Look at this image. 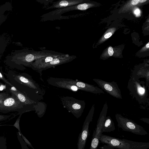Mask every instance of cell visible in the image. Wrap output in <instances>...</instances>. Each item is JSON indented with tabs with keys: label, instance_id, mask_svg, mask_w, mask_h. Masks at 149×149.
Segmentation results:
<instances>
[{
	"label": "cell",
	"instance_id": "6da1fadb",
	"mask_svg": "<svg viewBox=\"0 0 149 149\" xmlns=\"http://www.w3.org/2000/svg\"><path fill=\"white\" fill-rule=\"evenodd\" d=\"M100 141L114 148L119 149H147L149 142L134 141L124 139H120L102 134Z\"/></svg>",
	"mask_w": 149,
	"mask_h": 149
},
{
	"label": "cell",
	"instance_id": "7a4b0ae2",
	"mask_svg": "<svg viewBox=\"0 0 149 149\" xmlns=\"http://www.w3.org/2000/svg\"><path fill=\"white\" fill-rule=\"evenodd\" d=\"M26 107L24 105L15 95L10 93L9 96L0 103V112L7 113L17 112L19 114L21 115L27 111Z\"/></svg>",
	"mask_w": 149,
	"mask_h": 149
},
{
	"label": "cell",
	"instance_id": "3957f363",
	"mask_svg": "<svg viewBox=\"0 0 149 149\" xmlns=\"http://www.w3.org/2000/svg\"><path fill=\"white\" fill-rule=\"evenodd\" d=\"M115 117L118 127L123 131L138 135H145L148 134L142 126L121 115L117 113L115 115Z\"/></svg>",
	"mask_w": 149,
	"mask_h": 149
},
{
	"label": "cell",
	"instance_id": "277c9868",
	"mask_svg": "<svg viewBox=\"0 0 149 149\" xmlns=\"http://www.w3.org/2000/svg\"><path fill=\"white\" fill-rule=\"evenodd\" d=\"M61 53L54 51L45 49L39 51L28 50L25 52L24 55L20 58V60L16 61V63L30 67L33 62L40 58L49 56L60 54Z\"/></svg>",
	"mask_w": 149,
	"mask_h": 149
},
{
	"label": "cell",
	"instance_id": "5b68a950",
	"mask_svg": "<svg viewBox=\"0 0 149 149\" xmlns=\"http://www.w3.org/2000/svg\"><path fill=\"white\" fill-rule=\"evenodd\" d=\"M128 88L131 94L139 103L144 102L146 100L148 96L147 89L144 86H142L140 83L135 80L134 77L130 79Z\"/></svg>",
	"mask_w": 149,
	"mask_h": 149
},
{
	"label": "cell",
	"instance_id": "8992f818",
	"mask_svg": "<svg viewBox=\"0 0 149 149\" xmlns=\"http://www.w3.org/2000/svg\"><path fill=\"white\" fill-rule=\"evenodd\" d=\"M108 106L104 104L97 121L96 128L94 131L89 149H97L98 146L103 123L106 117Z\"/></svg>",
	"mask_w": 149,
	"mask_h": 149
},
{
	"label": "cell",
	"instance_id": "52a82bcc",
	"mask_svg": "<svg viewBox=\"0 0 149 149\" xmlns=\"http://www.w3.org/2000/svg\"><path fill=\"white\" fill-rule=\"evenodd\" d=\"M94 109V107L93 105L84 122L78 138L77 149H84L89 133V125L92 120Z\"/></svg>",
	"mask_w": 149,
	"mask_h": 149
},
{
	"label": "cell",
	"instance_id": "ba28073f",
	"mask_svg": "<svg viewBox=\"0 0 149 149\" xmlns=\"http://www.w3.org/2000/svg\"><path fill=\"white\" fill-rule=\"evenodd\" d=\"M93 80L100 88L109 95L118 99H122L120 90L116 82H108L97 79H94Z\"/></svg>",
	"mask_w": 149,
	"mask_h": 149
},
{
	"label": "cell",
	"instance_id": "9c48e42d",
	"mask_svg": "<svg viewBox=\"0 0 149 149\" xmlns=\"http://www.w3.org/2000/svg\"><path fill=\"white\" fill-rule=\"evenodd\" d=\"M77 57L75 55H69L66 54L65 55L60 56L56 58L52 61L35 68L34 70L38 71L40 74L42 70L48 69L56 65L70 62Z\"/></svg>",
	"mask_w": 149,
	"mask_h": 149
},
{
	"label": "cell",
	"instance_id": "30bf717a",
	"mask_svg": "<svg viewBox=\"0 0 149 149\" xmlns=\"http://www.w3.org/2000/svg\"><path fill=\"white\" fill-rule=\"evenodd\" d=\"M90 6L91 5L89 3H81L68 7L57 9L46 14L45 15L49 16H55L56 15L61 14L70 11L86 10L89 8Z\"/></svg>",
	"mask_w": 149,
	"mask_h": 149
},
{
	"label": "cell",
	"instance_id": "8fae6325",
	"mask_svg": "<svg viewBox=\"0 0 149 149\" xmlns=\"http://www.w3.org/2000/svg\"><path fill=\"white\" fill-rule=\"evenodd\" d=\"M82 0H63L54 2L52 5L47 8L46 9L57 8V9L68 7L79 4L83 2Z\"/></svg>",
	"mask_w": 149,
	"mask_h": 149
},
{
	"label": "cell",
	"instance_id": "7c38bea8",
	"mask_svg": "<svg viewBox=\"0 0 149 149\" xmlns=\"http://www.w3.org/2000/svg\"><path fill=\"white\" fill-rule=\"evenodd\" d=\"M9 92L15 95L18 100L24 105L28 106L33 103V102L25 95L16 89L14 87L9 89Z\"/></svg>",
	"mask_w": 149,
	"mask_h": 149
},
{
	"label": "cell",
	"instance_id": "4fadbf2b",
	"mask_svg": "<svg viewBox=\"0 0 149 149\" xmlns=\"http://www.w3.org/2000/svg\"><path fill=\"white\" fill-rule=\"evenodd\" d=\"M76 85L81 90L87 92L94 94L104 93V91L100 88L86 83L78 81L76 83Z\"/></svg>",
	"mask_w": 149,
	"mask_h": 149
},
{
	"label": "cell",
	"instance_id": "5bb4252c",
	"mask_svg": "<svg viewBox=\"0 0 149 149\" xmlns=\"http://www.w3.org/2000/svg\"><path fill=\"white\" fill-rule=\"evenodd\" d=\"M115 129L114 123L111 118L109 116L106 117L102 129V132H110Z\"/></svg>",
	"mask_w": 149,
	"mask_h": 149
},
{
	"label": "cell",
	"instance_id": "9a60e30c",
	"mask_svg": "<svg viewBox=\"0 0 149 149\" xmlns=\"http://www.w3.org/2000/svg\"><path fill=\"white\" fill-rule=\"evenodd\" d=\"M10 93L9 92H3L0 93V103L9 96Z\"/></svg>",
	"mask_w": 149,
	"mask_h": 149
},
{
	"label": "cell",
	"instance_id": "2e32d148",
	"mask_svg": "<svg viewBox=\"0 0 149 149\" xmlns=\"http://www.w3.org/2000/svg\"><path fill=\"white\" fill-rule=\"evenodd\" d=\"M0 80L3 81L8 86L10 87H14L9 81L6 79L4 75L0 72Z\"/></svg>",
	"mask_w": 149,
	"mask_h": 149
},
{
	"label": "cell",
	"instance_id": "e0dca14e",
	"mask_svg": "<svg viewBox=\"0 0 149 149\" xmlns=\"http://www.w3.org/2000/svg\"><path fill=\"white\" fill-rule=\"evenodd\" d=\"M11 116V115H3L0 114V120L7 119Z\"/></svg>",
	"mask_w": 149,
	"mask_h": 149
},
{
	"label": "cell",
	"instance_id": "ac0fdd59",
	"mask_svg": "<svg viewBox=\"0 0 149 149\" xmlns=\"http://www.w3.org/2000/svg\"><path fill=\"white\" fill-rule=\"evenodd\" d=\"M108 53L110 56H112L113 54V48L111 47H109L108 48Z\"/></svg>",
	"mask_w": 149,
	"mask_h": 149
},
{
	"label": "cell",
	"instance_id": "d6986e66",
	"mask_svg": "<svg viewBox=\"0 0 149 149\" xmlns=\"http://www.w3.org/2000/svg\"><path fill=\"white\" fill-rule=\"evenodd\" d=\"M134 13L136 15V16H139L140 13V11L139 9L137 8L134 10Z\"/></svg>",
	"mask_w": 149,
	"mask_h": 149
},
{
	"label": "cell",
	"instance_id": "ffe728a7",
	"mask_svg": "<svg viewBox=\"0 0 149 149\" xmlns=\"http://www.w3.org/2000/svg\"><path fill=\"white\" fill-rule=\"evenodd\" d=\"M104 149H114V148L109 146L108 145L105 144L103 146Z\"/></svg>",
	"mask_w": 149,
	"mask_h": 149
},
{
	"label": "cell",
	"instance_id": "44dd1931",
	"mask_svg": "<svg viewBox=\"0 0 149 149\" xmlns=\"http://www.w3.org/2000/svg\"><path fill=\"white\" fill-rule=\"evenodd\" d=\"M112 33H111L109 32L105 35L104 37L106 39L112 36Z\"/></svg>",
	"mask_w": 149,
	"mask_h": 149
},
{
	"label": "cell",
	"instance_id": "7402d4cb",
	"mask_svg": "<svg viewBox=\"0 0 149 149\" xmlns=\"http://www.w3.org/2000/svg\"><path fill=\"white\" fill-rule=\"evenodd\" d=\"M139 3V0H133L132 1L131 3L133 5H135Z\"/></svg>",
	"mask_w": 149,
	"mask_h": 149
},
{
	"label": "cell",
	"instance_id": "603a6c76",
	"mask_svg": "<svg viewBox=\"0 0 149 149\" xmlns=\"http://www.w3.org/2000/svg\"><path fill=\"white\" fill-rule=\"evenodd\" d=\"M24 139L25 141V142L26 143L31 147L33 149H35L32 145H31V144L24 137Z\"/></svg>",
	"mask_w": 149,
	"mask_h": 149
},
{
	"label": "cell",
	"instance_id": "cb8c5ba5",
	"mask_svg": "<svg viewBox=\"0 0 149 149\" xmlns=\"http://www.w3.org/2000/svg\"><path fill=\"white\" fill-rule=\"evenodd\" d=\"M140 120L145 122L148 123V124L149 123V119L148 118H143L140 119Z\"/></svg>",
	"mask_w": 149,
	"mask_h": 149
},
{
	"label": "cell",
	"instance_id": "d4e9b609",
	"mask_svg": "<svg viewBox=\"0 0 149 149\" xmlns=\"http://www.w3.org/2000/svg\"><path fill=\"white\" fill-rule=\"evenodd\" d=\"M146 1V0H139V2L141 3L144 2Z\"/></svg>",
	"mask_w": 149,
	"mask_h": 149
},
{
	"label": "cell",
	"instance_id": "484cf974",
	"mask_svg": "<svg viewBox=\"0 0 149 149\" xmlns=\"http://www.w3.org/2000/svg\"><path fill=\"white\" fill-rule=\"evenodd\" d=\"M146 47L147 48H149V42H148L146 45Z\"/></svg>",
	"mask_w": 149,
	"mask_h": 149
},
{
	"label": "cell",
	"instance_id": "4316f807",
	"mask_svg": "<svg viewBox=\"0 0 149 149\" xmlns=\"http://www.w3.org/2000/svg\"><path fill=\"white\" fill-rule=\"evenodd\" d=\"M3 85V83H2L1 82H0V86H1Z\"/></svg>",
	"mask_w": 149,
	"mask_h": 149
}]
</instances>
